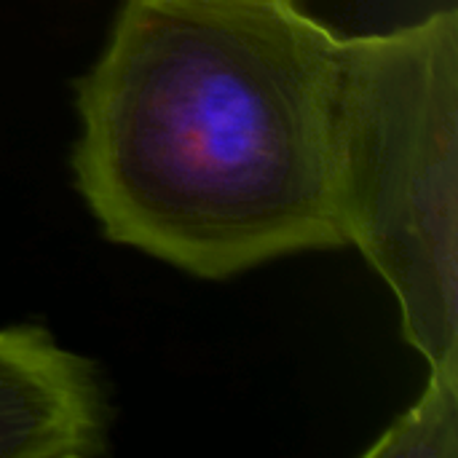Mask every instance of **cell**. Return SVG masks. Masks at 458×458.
<instances>
[{"instance_id":"3","label":"cell","mask_w":458,"mask_h":458,"mask_svg":"<svg viewBox=\"0 0 458 458\" xmlns=\"http://www.w3.org/2000/svg\"><path fill=\"white\" fill-rule=\"evenodd\" d=\"M97 365L35 325L0 330V458H91L110 440Z\"/></svg>"},{"instance_id":"2","label":"cell","mask_w":458,"mask_h":458,"mask_svg":"<svg viewBox=\"0 0 458 458\" xmlns=\"http://www.w3.org/2000/svg\"><path fill=\"white\" fill-rule=\"evenodd\" d=\"M333 193L344 244L400 306L429 376L458 378V13L341 38Z\"/></svg>"},{"instance_id":"4","label":"cell","mask_w":458,"mask_h":458,"mask_svg":"<svg viewBox=\"0 0 458 458\" xmlns=\"http://www.w3.org/2000/svg\"><path fill=\"white\" fill-rule=\"evenodd\" d=\"M370 458H456L458 378L429 376L424 394L365 454Z\"/></svg>"},{"instance_id":"1","label":"cell","mask_w":458,"mask_h":458,"mask_svg":"<svg viewBox=\"0 0 458 458\" xmlns=\"http://www.w3.org/2000/svg\"><path fill=\"white\" fill-rule=\"evenodd\" d=\"M338 51L298 0H123L75 83V188L102 233L199 279L346 247Z\"/></svg>"}]
</instances>
